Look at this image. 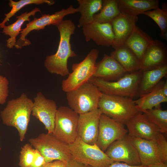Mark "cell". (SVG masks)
I'll return each mask as SVG.
<instances>
[{
	"instance_id": "obj_1",
	"label": "cell",
	"mask_w": 167,
	"mask_h": 167,
	"mask_svg": "<svg viewBox=\"0 0 167 167\" xmlns=\"http://www.w3.org/2000/svg\"><path fill=\"white\" fill-rule=\"evenodd\" d=\"M56 26L60 35L58 48L55 54L46 57L44 65L49 72L64 77L70 73L67 67L68 59L77 56L71 49L70 42L71 36L74 33L75 26L70 19L62 20Z\"/></svg>"
},
{
	"instance_id": "obj_2",
	"label": "cell",
	"mask_w": 167,
	"mask_h": 167,
	"mask_svg": "<svg viewBox=\"0 0 167 167\" xmlns=\"http://www.w3.org/2000/svg\"><path fill=\"white\" fill-rule=\"evenodd\" d=\"M33 104L32 100L23 93L18 97L8 101L6 107L0 112L3 123L15 127L21 141L25 139Z\"/></svg>"
},
{
	"instance_id": "obj_3",
	"label": "cell",
	"mask_w": 167,
	"mask_h": 167,
	"mask_svg": "<svg viewBox=\"0 0 167 167\" xmlns=\"http://www.w3.org/2000/svg\"><path fill=\"white\" fill-rule=\"evenodd\" d=\"M98 108L102 114L124 125L140 112L133 99L102 93Z\"/></svg>"
},
{
	"instance_id": "obj_4",
	"label": "cell",
	"mask_w": 167,
	"mask_h": 167,
	"mask_svg": "<svg viewBox=\"0 0 167 167\" xmlns=\"http://www.w3.org/2000/svg\"><path fill=\"white\" fill-rule=\"evenodd\" d=\"M142 72L127 73L119 79L110 81L92 77L89 81L96 85L102 93L133 99L137 96Z\"/></svg>"
},
{
	"instance_id": "obj_5",
	"label": "cell",
	"mask_w": 167,
	"mask_h": 167,
	"mask_svg": "<svg viewBox=\"0 0 167 167\" xmlns=\"http://www.w3.org/2000/svg\"><path fill=\"white\" fill-rule=\"evenodd\" d=\"M28 141L40 152L47 163L55 160L67 162L72 158L68 144L53 133H41L36 137L29 139Z\"/></svg>"
},
{
	"instance_id": "obj_6",
	"label": "cell",
	"mask_w": 167,
	"mask_h": 167,
	"mask_svg": "<svg viewBox=\"0 0 167 167\" xmlns=\"http://www.w3.org/2000/svg\"><path fill=\"white\" fill-rule=\"evenodd\" d=\"M66 93L69 107L79 115L98 108L102 93L96 85L89 81Z\"/></svg>"
},
{
	"instance_id": "obj_7",
	"label": "cell",
	"mask_w": 167,
	"mask_h": 167,
	"mask_svg": "<svg viewBox=\"0 0 167 167\" xmlns=\"http://www.w3.org/2000/svg\"><path fill=\"white\" fill-rule=\"evenodd\" d=\"M99 54L97 49H93L83 61L72 65V72L62 81V89L63 92H67L74 90L89 81L94 73Z\"/></svg>"
},
{
	"instance_id": "obj_8",
	"label": "cell",
	"mask_w": 167,
	"mask_h": 167,
	"mask_svg": "<svg viewBox=\"0 0 167 167\" xmlns=\"http://www.w3.org/2000/svg\"><path fill=\"white\" fill-rule=\"evenodd\" d=\"M68 145L72 158L86 165L92 167H108L115 162L96 143H87L78 136Z\"/></svg>"
},
{
	"instance_id": "obj_9",
	"label": "cell",
	"mask_w": 167,
	"mask_h": 167,
	"mask_svg": "<svg viewBox=\"0 0 167 167\" xmlns=\"http://www.w3.org/2000/svg\"><path fill=\"white\" fill-rule=\"evenodd\" d=\"M79 115L70 107L61 106L56 113L53 134L58 139L69 144L78 137Z\"/></svg>"
},
{
	"instance_id": "obj_10",
	"label": "cell",
	"mask_w": 167,
	"mask_h": 167,
	"mask_svg": "<svg viewBox=\"0 0 167 167\" xmlns=\"http://www.w3.org/2000/svg\"><path fill=\"white\" fill-rule=\"evenodd\" d=\"M76 12H78L77 8L73 7L71 5L67 8L62 9L52 14H45L39 18H34L28 23L26 27L20 32V37L16 41L14 46L19 49L29 45L31 42L26 37L30 32L33 30L43 29L46 26L50 25L56 26L63 20L66 16Z\"/></svg>"
},
{
	"instance_id": "obj_11",
	"label": "cell",
	"mask_w": 167,
	"mask_h": 167,
	"mask_svg": "<svg viewBox=\"0 0 167 167\" xmlns=\"http://www.w3.org/2000/svg\"><path fill=\"white\" fill-rule=\"evenodd\" d=\"M105 153L114 161L132 165H141L138 152L128 134L112 143Z\"/></svg>"
},
{
	"instance_id": "obj_12",
	"label": "cell",
	"mask_w": 167,
	"mask_h": 167,
	"mask_svg": "<svg viewBox=\"0 0 167 167\" xmlns=\"http://www.w3.org/2000/svg\"><path fill=\"white\" fill-rule=\"evenodd\" d=\"M124 125L107 115L102 114L99 126L96 144L103 152L113 142L127 134Z\"/></svg>"
},
{
	"instance_id": "obj_13",
	"label": "cell",
	"mask_w": 167,
	"mask_h": 167,
	"mask_svg": "<svg viewBox=\"0 0 167 167\" xmlns=\"http://www.w3.org/2000/svg\"><path fill=\"white\" fill-rule=\"evenodd\" d=\"M57 109L55 101L47 99L39 92L34 98L31 114L44 125L48 133H52Z\"/></svg>"
},
{
	"instance_id": "obj_14",
	"label": "cell",
	"mask_w": 167,
	"mask_h": 167,
	"mask_svg": "<svg viewBox=\"0 0 167 167\" xmlns=\"http://www.w3.org/2000/svg\"><path fill=\"white\" fill-rule=\"evenodd\" d=\"M98 108L80 114L78 122V136L84 142L90 144L96 143L98 137L100 119L102 114Z\"/></svg>"
},
{
	"instance_id": "obj_15",
	"label": "cell",
	"mask_w": 167,
	"mask_h": 167,
	"mask_svg": "<svg viewBox=\"0 0 167 167\" xmlns=\"http://www.w3.org/2000/svg\"><path fill=\"white\" fill-rule=\"evenodd\" d=\"M128 134L131 137L156 140L161 133L159 128L150 122L143 113L139 112L126 124Z\"/></svg>"
},
{
	"instance_id": "obj_16",
	"label": "cell",
	"mask_w": 167,
	"mask_h": 167,
	"mask_svg": "<svg viewBox=\"0 0 167 167\" xmlns=\"http://www.w3.org/2000/svg\"><path fill=\"white\" fill-rule=\"evenodd\" d=\"M82 28L86 41L91 40L99 45H113L114 36L110 23L94 22Z\"/></svg>"
},
{
	"instance_id": "obj_17",
	"label": "cell",
	"mask_w": 167,
	"mask_h": 167,
	"mask_svg": "<svg viewBox=\"0 0 167 167\" xmlns=\"http://www.w3.org/2000/svg\"><path fill=\"white\" fill-rule=\"evenodd\" d=\"M167 64V45L160 41L155 40L140 61L139 71L143 72Z\"/></svg>"
},
{
	"instance_id": "obj_18",
	"label": "cell",
	"mask_w": 167,
	"mask_h": 167,
	"mask_svg": "<svg viewBox=\"0 0 167 167\" xmlns=\"http://www.w3.org/2000/svg\"><path fill=\"white\" fill-rule=\"evenodd\" d=\"M138 20V16H132L121 13L110 23L114 34V49L124 45L132 32Z\"/></svg>"
},
{
	"instance_id": "obj_19",
	"label": "cell",
	"mask_w": 167,
	"mask_h": 167,
	"mask_svg": "<svg viewBox=\"0 0 167 167\" xmlns=\"http://www.w3.org/2000/svg\"><path fill=\"white\" fill-rule=\"evenodd\" d=\"M131 137L138 152L142 165L148 166L162 162L161 152L156 140Z\"/></svg>"
},
{
	"instance_id": "obj_20",
	"label": "cell",
	"mask_w": 167,
	"mask_h": 167,
	"mask_svg": "<svg viewBox=\"0 0 167 167\" xmlns=\"http://www.w3.org/2000/svg\"><path fill=\"white\" fill-rule=\"evenodd\" d=\"M128 73L111 55L104 54L100 61L96 62L93 77L107 81H115Z\"/></svg>"
},
{
	"instance_id": "obj_21",
	"label": "cell",
	"mask_w": 167,
	"mask_h": 167,
	"mask_svg": "<svg viewBox=\"0 0 167 167\" xmlns=\"http://www.w3.org/2000/svg\"><path fill=\"white\" fill-rule=\"evenodd\" d=\"M154 40L136 26L124 45L129 48L140 62Z\"/></svg>"
},
{
	"instance_id": "obj_22",
	"label": "cell",
	"mask_w": 167,
	"mask_h": 167,
	"mask_svg": "<svg viewBox=\"0 0 167 167\" xmlns=\"http://www.w3.org/2000/svg\"><path fill=\"white\" fill-rule=\"evenodd\" d=\"M165 82L164 81L161 80L149 92L134 100L136 108L139 112L143 113L167 102V97L163 94L161 91Z\"/></svg>"
},
{
	"instance_id": "obj_23",
	"label": "cell",
	"mask_w": 167,
	"mask_h": 167,
	"mask_svg": "<svg viewBox=\"0 0 167 167\" xmlns=\"http://www.w3.org/2000/svg\"><path fill=\"white\" fill-rule=\"evenodd\" d=\"M116 0L121 13L132 16L159 7L158 0Z\"/></svg>"
},
{
	"instance_id": "obj_24",
	"label": "cell",
	"mask_w": 167,
	"mask_h": 167,
	"mask_svg": "<svg viewBox=\"0 0 167 167\" xmlns=\"http://www.w3.org/2000/svg\"><path fill=\"white\" fill-rule=\"evenodd\" d=\"M167 74V64L142 72L137 96L141 97L150 92Z\"/></svg>"
},
{
	"instance_id": "obj_25",
	"label": "cell",
	"mask_w": 167,
	"mask_h": 167,
	"mask_svg": "<svg viewBox=\"0 0 167 167\" xmlns=\"http://www.w3.org/2000/svg\"><path fill=\"white\" fill-rule=\"evenodd\" d=\"M128 73L139 71L140 62L132 51L125 45L119 47L111 55Z\"/></svg>"
},
{
	"instance_id": "obj_26",
	"label": "cell",
	"mask_w": 167,
	"mask_h": 167,
	"mask_svg": "<svg viewBox=\"0 0 167 167\" xmlns=\"http://www.w3.org/2000/svg\"><path fill=\"white\" fill-rule=\"evenodd\" d=\"M79 6L78 12L81 15L78 26L79 28L90 24L93 22V17L102 8V0H77Z\"/></svg>"
},
{
	"instance_id": "obj_27",
	"label": "cell",
	"mask_w": 167,
	"mask_h": 167,
	"mask_svg": "<svg viewBox=\"0 0 167 167\" xmlns=\"http://www.w3.org/2000/svg\"><path fill=\"white\" fill-rule=\"evenodd\" d=\"M38 12H41V11L36 7L29 12L26 11L20 15L17 16V20L14 23L8 26L5 25L2 27L3 28L2 32L10 36V38L6 41L8 48L10 49L13 48L16 41V37L20 33L23 24L26 21L29 22V17L31 15L34 16Z\"/></svg>"
},
{
	"instance_id": "obj_28",
	"label": "cell",
	"mask_w": 167,
	"mask_h": 167,
	"mask_svg": "<svg viewBox=\"0 0 167 167\" xmlns=\"http://www.w3.org/2000/svg\"><path fill=\"white\" fill-rule=\"evenodd\" d=\"M100 10L99 13L94 15L92 22L110 23L121 13L116 0H102Z\"/></svg>"
},
{
	"instance_id": "obj_29",
	"label": "cell",
	"mask_w": 167,
	"mask_h": 167,
	"mask_svg": "<svg viewBox=\"0 0 167 167\" xmlns=\"http://www.w3.org/2000/svg\"><path fill=\"white\" fill-rule=\"evenodd\" d=\"M148 120L155 125L162 134L167 133V110L161 105L143 112Z\"/></svg>"
},
{
	"instance_id": "obj_30",
	"label": "cell",
	"mask_w": 167,
	"mask_h": 167,
	"mask_svg": "<svg viewBox=\"0 0 167 167\" xmlns=\"http://www.w3.org/2000/svg\"><path fill=\"white\" fill-rule=\"evenodd\" d=\"M142 14L149 17L156 23L161 30L160 37L167 40V9L166 5H163L162 9L158 7Z\"/></svg>"
},
{
	"instance_id": "obj_31",
	"label": "cell",
	"mask_w": 167,
	"mask_h": 167,
	"mask_svg": "<svg viewBox=\"0 0 167 167\" xmlns=\"http://www.w3.org/2000/svg\"><path fill=\"white\" fill-rule=\"evenodd\" d=\"M55 2L53 0H20L17 2L10 0L9 6L12 9L9 13L5 14V17L3 21L0 23V28L5 25L7 21L20 9L24 6L31 4L39 5L46 3L49 6L54 5Z\"/></svg>"
},
{
	"instance_id": "obj_32",
	"label": "cell",
	"mask_w": 167,
	"mask_h": 167,
	"mask_svg": "<svg viewBox=\"0 0 167 167\" xmlns=\"http://www.w3.org/2000/svg\"><path fill=\"white\" fill-rule=\"evenodd\" d=\"M37 150L30 143L24 145L20 152L19 167H31L35 159Z\"/></svg>"
},
{
	"instance_id": "obj_33",
	"label": "cell",
	"mask_w": 167,
	"mask_h": 167,
	"mask_svg": "<svg viewBox=\"0 0 167 167\" xmlns=\"http://www.w3.org/2000/svg\"><path fill=\"white\" fill-rule=\"evenodd\" d=\"M9 84L7 79L0 75V104L3 105L6 101L9 92Z\"/></svg>"
},
{
	"instance_id": "obj_34",
	"label": "cell",
	"mask_w": 167,
	"mask_h": 167,
	"mask_svg": "<svg viewBox=\"0 0 167 167\" xmlns=\"http://www.w3.org/2000/svg\"><path fill=\"white\" fill-rule=\"evenodd\" d=\"M161 152L163 163H167V141L163 134L160 133L156 139Z\"/></svg>"
},
{
	"instance_id": "obj_35",
	"label": "cell",
	"mask_w": 167,
	"mask_h": 167,
	"mask_svg": "<svg viewBox=\"0 0 167 167\" xmlns=\"http://www.w3.org/2000/svg\"><path fill=\"white\" fill-rule=\"evenodd\" d=\"M46 163L44 157L37 150L35 159L31 167H43Z\"/></svg>"
},
{
	"instance_id": "obj_36",
	"label": "cell",
	"mask_w": 167,
	"mask_h": 167,
	"mask_svg": "<svg viewBox=\"0 0 167 167\" xmlns=\"http://www.w3.org/2000/svg\"><path fill=\"white\" fill-rule=\"evenodd\" d=\"M67 162L60 160H55L46 163L43 167H66Z\"/></svg>"
},
{
	"instance_id": "obj_37",
	"label": "cell",
	"mask_w": 167,
	"mask_h": 167,
	"mask_svg": "<svg viewBox=\"0 0 167 167\" xmlns=\"http://www.w3.org/2000/svg\"><path fill=\"white\" fill-rule=\"evenodd\" d=\"M108 167H148V166L142 165H132L123 162L115 161Z\"/></svg>"
},
{
	"instance_id": "obj_38",
	"label": "cell",
	"mask_w": 167,
	"mask_h": 167,
	"mask_svg": "<svg viewBox=\"0 0 167 167\" xmlns=\"http://www.w3.org/2000/svg\"><path fill=\"white\" fill-rule=\"evenodd\" d=\"M66 167H86V165L72 158L67 162Z\"/></svg>"
},
{
	"instance_id": "obj_39",
	"label": "cell",
	"mask_w": 167,
	"mask_h": 167,
	"mask_svg": "<svg viewBox=\"0 0 167 167\" xmlns=\"http://www.w3.org/2000/svg\"><path fill=\"white\" fill-rule=\"evenodd\" d=\"M148 166V167H167V163L160 162L149 165Z\"/></svg>"
},
{
	"instance_id": "obj_40",
	"label": "cell",
	"mask_w": 167,
	"mask_h": 167,
	"mask_svg": "<svg viewBox=\"0 0 167 167\" xmlns=\"http://www.w3.org/2000/svg\"><path fill=\"white\" fill-rule=\"evenodd\" d=\"M161 91L163 94L167 97V81H165V83L162 88Z\"/></svg>"
},
{
	"instance_id": "obj_41",
	"label": "cell",
	"mask_w": 167,
	"mask_h": 167,
	"mask_svg": "<svg viewBox=\"0 0 167 167\" xmlns=\"http://www.w3.org/2000/svg\"><path fill=\"white\" fill-rule=\"evenodd\" d=\"M86 167H92L89 165H86Z\"/></svg>"
},
{
	"instance_id": "obj_42",
	"label": "cell",
	"mask_w": 167,
	"mask_h": 167,
	"mask_svg": "<svg viewBox=\"0 0 167 167\" xmlns=\"http://www.w3.org/2000/svg\"><path fill=\"white\" fill-rule=\"evenodd\" d=\"M1 150V148L0 145V151Z\"/></svg>"
}]
</instances>
